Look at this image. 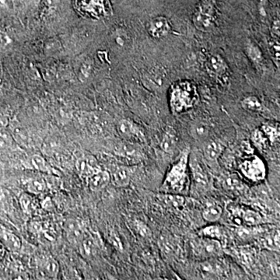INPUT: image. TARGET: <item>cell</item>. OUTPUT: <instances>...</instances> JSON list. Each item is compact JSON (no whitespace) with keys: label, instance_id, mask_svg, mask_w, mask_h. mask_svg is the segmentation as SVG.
<instances>
[{"label":"cell","instance_id":"cell-5","mask_svg":"<svg viewBox=\"0 0 280 280\" xmlns=\"http://www.w3.org/2000/svg\"><path fill=\"white\" fill-rule=\"evenodd\" d=\"M241 170L247 178L255 182L263 180L266 176V168L264 164L257 157L242 163Z\"/></svg>","mask_w":280,"mask_h":280},{"label":"cell","instance_id":"cell-9","mask_svg":"<svg viewBox=\"0 0 280 280\" xmlns=\"http://www.w3.org/2000/svg\"><path fill=\"white\" fill-rule=\"evenodd\" d=\"M111 181V176L107 171H98L88 177V185L92 191H100L105 188Z\"/></svg>","mask_w":280,"mask_h":280},{"label":"cell","instance_id":"cell-43","mask_svg":"<svg viewBox=\"0 0 280 280\" xmlns=\"http://www.w3.org/2000/svg\"><path fill=\"white\" fill-rule=\"evenodd\" d=\"M5 0H0V7H5Z\"/></svg>","mask_w":280,"mask_h":280},{"label":"cell","instance_id":"cell-21","mask_svg":"<svg viewBox=\"0 0 280 280\" xmlns=\"http://www.w3.org/2000/svg\"><path fill=\"white\" fill-rule=\"evenodd\" d=\"M12 136L19 145L26 146L29 144L28 133L22 127H16L12 129Z\"/></svg>","mask_w":280,"mask_h":280},{"label":"cell","instance_id":"cell-1","mask_svg":"<svg viewBox=\"0 0 280 280\" xmlns=\"http://www.w3.org/2000/svg\"><path fill=\"white\" fill-rule=\"evenodd\" d=\"M75 10L84 17L100 19L111 12L109 0H72Z\"/></svg>","mask_w":280,"mask_h":280},{"label":"cell","instance_id":"cell-3","mask_svg":"<svg viewBox=\"0 0 280 280\" xmlns=\"http://www.w3.org/2000/svg\"><path fill=\"white\" fill-rule=\"evenodd\" d=\"M189 160V150L181 153L178 161L173 165L164 181V186L174 192H182L187 181V164Z\"/></svg>","mask_w":280,"mask_h":280},{"label":"cell","instance_id":"cell-13","mask_svg":"<svg viewBox=\"0 0 280 280\" xmlns=\"http://www.w3.org/2000/svg\"><path fill=\"white\" fill-rule=\"evenodd\" d=\"M206 68L210 74L214 76H222L227 69V65L224 60L218 55H213L209 58L206 62Z\"/></svg>","mask_w":280,"mask_h":280},{"label":"cell","instance_id":"cell-30","mask_svg":"<svg viewBox=\"0 0 280 280\" xmlns=\"http://www.w3.org/2000/svg\"><path fill=\"white\" fill-rule=\"evenodd\" d=\"M224 185L227 189L235 190V189H240L242 188V182L235 175H231V176L227 177L224 181Z\"/></svg>","mask_w":280,"mask_h":280},{"label":"cell","instance_id":"cell-39","mask_svg":"<svg viewBox=\"0 0 280 280\" xmlns=\"http://www.w3.org/2000/svg\"><path fill=\"white\" fill-rule=\"evenodd\" d=\"M9 124V119L7 116H5L3 113L0 111V130L5 129Z\"/></svg>","mask_w":280,"mask_h":280},{"label":"cell","instance_id":"cell-20","mask_svg":"<svg viewBox=\"0 0 280 280\" xmlns=\"http://www.w3.org/2000/svg\"><path fill=\"white\" fill-rule=\"evenodd\" d=\"M3 242L5 246L12 251H18L21 248V242L16 235L11 233L5 232L3 234Z\"/></svg>","mask_w":280,"mask_h":280},{"label":"cell","instance_id":"cell-31","mask_svg":"<svg viewBox=\"0 0 280 280\" xmlns=\"http://www.w3.org/2000/svg\"><path fill=\"white\" fill-rule=\"evenodd\" d=\"M263 129L265 134L266 135V136H268L269 139H270L272 142H274L275 140H277L279 136H280L279 130H277V128L273 127L272 125H263Z\"/></svg>","mask_w":280,"mask_h":280},{"label":"cell","instance_id":"cell-37","mask_svg":"<svg viewBox=\"0 0 280 280\" xmlns=\"http://www.w3.org/2000/svg\"><path fill=\"white\" fill-rule=\"evenodd\" d=\"M9 208V200L5 192L0 191V213L6 211Z\"/></svg>","mask_w":280,"mask_h":280},{"label":"cell","instance_id":"cell-24","mask_svg":"<svg viewBox=\"0 0 280 280\" xmlns=\"http://www.w3.org/2000/svg\"><path fill=\"white\" fill-rule=\"evenodd\" d=\"M164 203L173 208L180 209L185 204V199L178 195H166L164 196Z\"/></svg>","mask_w":280,"mask_h":280},{"label":"cell","instance_id":"cell-14","mask_svg":"<svg viewBox=\"0 0 280 280\" xmlns=\"http://www.w3.org/2000/svg\"><path fill=\"white\" fill-rule=\"evenodd\" d=\"M224 151V146L217 141H211L205 146L204 153L209 161H217Z\"/></svg>","mask_w":280,"mask_h":280},{"label":"cell","instance_id":"cell-26","mask_svg":"<svg viewBox=\"0 0 280 280\" xmlns=\"http://www.w3.org/2000/svg\"><path fill=\"white\" fill-rule=\"evenodd\" d=\"M203 235L209 238L220 240L222 238V230L218 226H210L203 231Z\"/></svg>","mask_w":280,"mask_h":280},{"label":"cell","instance_id":"cell-6","mask_svg":"<svg viewBox=\"0 0 280 280\" xmlns=\"http://www.w3.org/2000/svg\"><path fill=\"white\" fill-rule=\"evenodd\" d=\"M171 26L168 18L165 16H157L153 18L147 24V31L154 38H162L169 34Z\"/></svg>","mask_w":280,"mask_h":280},{"label":"cell","instance_id":"cell-41","mask_svg":"<svg viewBox=\"0 0 280 280\" xmlns=\"http://www.w3.org/2000/svg\"><path fill=\"white\" fill-rule=\"evenodd\" d=\"M242 148L243 150L246 152L247 153H252L253 152L252 147H251L250 143H248V142H245V143L242 144Z\"/></svg>","mask_w":280,"mask_h":280},{"label":"cell","instance_id":"cell-16","mask_svg":"<svg viewBox=\"0 0 280 280\" xmlns=\"http://www.w3.org/2000/svg\"><path fill=\"white\" fill-rule=\"evenodd\" d=\"M222 209L218 205L209 204L203 212V218L209 222H215L221 218Z\"/></svg>","mask_w":280,"mask_h":280},{"label":"cell","instance_id":"cell-22","mask_svg":"<svg viewBox=\"0 0 280 280\" xmlns=\"http://www.w3.org/2000/svg\"><path fill=\"white\" fill-rule=\"evenodd\" d=\"M242 105L245 110L251 111H261L262 108H263L259 99L256 97H248L244 99Z\"/></svg>","mask_w":280,"mask_h":280},{"label":"cell","instance_id":"cell-25","mask_svg":"<svg viewBox=\"0 0 280 280\" xmlns=\"http://www.w3.org/2000/svg\"><path fill=\"white\" fill-rule=\"evenodd\" d=\"M43 269L48 276L51 277H55L58 274L59 267H58V264L56 261H55L54 259H49L44 263Z\"/></svg>","mask_w":280,"mask_h":280},{"label":"cell","instance_id":"cell-2","mask_svg":"<svg viewBox=\"0 0 280 280\" xmlns=\"http://www.w3.org/2000/svg\"><path fill=\"white\" fill-rule=\"evenodd\" d=\"M196 101V90L188 82L178 83L173 87L171 92V105L175 112L187 111L192 108Z\"/></svg>","mask_w":280,"mask_h":280},{"label":"cell","instance_id":"cell-4","mask_svg":"<svg viewBox=\"0 0 280 280\" xmlns=\"http://www.w3.org/2000/svg\"><path fill=\"white\" fill-rule=\"evenodd\" d=\"M192 22L200 31H211L215 27L216 8L212 0L199 2L192 16Z\"/></svg>","mask_w":280,"mask_h":280},{"label":"cell","instance_id":"cell-28","mask_svg":"<svg viewBox=\"0 0 280 280\" xmlns=\"http://www.w3.org/2000/svg\"><path fill=\"white\" fill-rule=\"evenodd\" d=\"M32 165L35 169L38 171L45 172L48 171V166L44 161V159L42 157L39 155H35L32 157Z\"/></svg>","mask_w":280,"mask_h":280},{"label":"cell","instance_id":"cell-10","mask_svg":"<svg viewBox=\"0 0 280 280\" xmlns=\"http://www.w3.org/2000/svg\"><path fill=\"white\" fill-rule=\"evenodd\" d=\"M132 177V170L128 167L121 166L113 172L111 179L113 184L118 187H125L129 185Z\"/></svg>","mask_w":280,"mask_h":280},{"label":"cell","instance_id":"cell-40","mask_svg":"<svg viewBox=\"0 0 280 280\" xmlns=\"http://www.w3.org/2000/svg\"><path fill=\"white\" fill-rule=\"evenodd\" d=\"M271 52L273 54V56L275 58H278L280 60V46L279 44H274L273 48L271 49Z\"/></svg>","mask_w":280,"mask_h":280},{"label":"cell","instance_id":"cell-36","mask_svg":"<svg viewBox=\"0 0 280 280\" xmlns=\"http://www.w3.org/2000/svg\"><path fill=\"white\" fill-rule=\"evenodd\" d=\"M12 40L5 32H0V49L7 48L10 45Z\"/></svg>","mask_w":280,"mask_h":280},{"label":"cell","instance_id":"cell-15","mask_svg":"<svg viewBox=\"0 0 280 280\" xmlns=\"http://www.w3.org/2000/svg\"><path fill=\"white\" fill-rule=\"evenodd\" d=\"M177 140L178 139H177L176 134L173 129L166 131L163 136L162 141H161V149L167 153H171L173 150H175Z\"/></svg>","mask_w":280,"mask_h":280},{"label":"cell","instance_id":"cell-18","mask_svg":"<svg viewBox=\"0 0 280 280\" xmlns=\"http://www.w3.org/2000/svg\"><path fill=\"white\" fill-rule=\"evenodd\" d=\"M111 37L113 44L118 48H124L127 45L129 39L127 32L122 28L115 29L111 33Z\"/></svg>","mask_w":280,"mask_h":280},{"label":"cell","instance_id":"cell-32","mask_svg":"<svg viewBox=\"0 0 280 280\" xmlns=\"http://www.w3.org/2000/svg\"><path fill=\"white\" fill-rule=\"evenodd\" d=\"M20 205H21L22 209L25 213H30L34 207L33 200L27 195H23L22 196L21 199H20Z\"/></svg>","mask_w":280,"mask_h":280},{"label":"cell","instance_id":"cell-29","mask_svg":"<svg viewBox=\"0 0 280 280\" xmlns=\"http://www.w3.org/2000/svg\"><path fill=\"white\" fill-rule=\"evenodd\" d=\"M203 171L201 168H199L197 166H195L194 169H193V175H194V179L196 183L204 186L208 183V179Z\"/></svg>","mask_w":280,"mask_h":280},{"label":"cell","instance_id":"cell-38","mask_svg":"<svg viewBox=\"0 0 280 280\" xmlns=\"http://www.w3.org/2000/svg\"><path fill=\"white\" fill-rule=\"evenodd\" d=\"M136 228H137L139 235H142V236L148 237L150 235V230L145 224H142V223H137Z\"/></svg>","mask_w":280,"mask_h":280},{"label":"cell","instance_id":"cell-23","mask_svg":"<svg viewBox=\"0 0 280 280\" xmlns=\"http://www.w3.org/2000/svg\"><path fill=\"white\" fill-rule=\"evenodd\" d=\"M27 190L34 194H41L46 189V183L43 180L32 179L27 182Z\"/></svg>","mask_w":280,"mask_h":280},{"label":"cell","instance_id":"cell-42","mask_svg":"<svg viewBox=\"0 0 280 280\" xmlns=\"http://www.w3.org/2000/svg\"><path fill=\"white\" fill-rule=\"evenodd\" d=\"M4 254H5V249H4L3 245L0 242V261L3 258Z\"/></svg>","mask_w":280,"mask_h":280},{"label":"cell","instance_id":"cell-8","mask_svg":"<svg viewBox=\"0 0 280 280\" xmlns=\"http://www.w3.org/2000/svg\"><path fill=\"white\" fill-rule=\"evenodd\" d=\"M197 252L203 258H214L221 254L222 247L217 239L207 238L197 245Z\"/></svg>","mask_w":280,"mask_h":280},{"label":"cell","instance_id":"cell-12","mask_svg":"<svg viewBox=\"0 0 280 280\" xmlns=\"http://www.w3.org/2000/svg\"><path fill=\"white\" fill-rule=\"evenodd\" d=\"M76 166L79 173L84 176H90L99 170L95 159L92 157H82L76 161Z\"/></svg>","mask_w":280,"mask_h":280},{"label":"cell","instance_id":"cell-35","mask_svg":"<svg viewBox=\"0 0 280 280\" xmlns=\"http://www.w3.org/2000/svg\"><path fill=\"white\" fill-rule=\"evenodd\" d=\"M94 249V244L92 240H85L82 244V252L86 256H90Z\"/></svg>","mask_w":280,"mask_h":280},{"label":"cell","instance_id":"cell-19","mask_svg":"<svg viewBox=\"0 0 280 280\" xmlns=\"http://www.w3.org/2000/svg\"><path fill=\"white\" fill-rule=\"evenodd\" d=\"M242 221L247 225L256 226L260 224L263 221L261 215L255 210H242Z\"/></svg>","mask_w":280,"mask_h":280},{"label":"cell","instance_id":"cell-17","mask_svg":"<svg viewBox=\"0 0 280 280\" xmlns=\"http://www.w3.org/2000/svg\"><path fill=\"white\" fill-rule=\"evenodd\" d=\"M69 241L78 242L83 238V229L81 226L76 221H70L66 225Z\"/></svg>","mask_w":280,"mask_h":280},{"label":"cell","instance_id":"cell-11","mask_svg":"<svg viewBox=\"0 0 280 280\" xmlns=\"http://www.w3.org/2000/svg\"><path fill=\"white\" fill-rule=\"evenodd\" d=\"M280 231H274L264 235L259 239V245L267 250L277 252L280 248Z\"/></svg>","mask_w":280,"mask_h":280},{"label":"cell","instance_id":"cell-7","mask_svg":"<svg viewBox=\"0 0 280 280\" xmlns=\"http://www.w3.org/2000/svg\"><path fill=\"white\" fill-rule=\"evenodd\" d=\"M118 130L120 135L128 140L135 142L144 141V134L140 128L129 120H122L118 123Z\"/></svg>","mask_w":280,"mask_h":280},{"label":"cell","instance_id":"cell-34","mask_svg":"<svg viewBox=\"0 0 280 280\" xmlns=\"http://www.w3.org/2000/svg\"><path fill=\"white\" fill-rule=\"evenodd\" d=\"M247 52L249 54V57L252 58L254 62H259L262 58L261 52L255 46H250L247 49Z\"/></svg>","mask_w":280,"mask_h":280},{"label":"cell","instance_id":"cell-33","mask_svg":"<svg viewBox=\"0 0 280 280\" xmlns=\"http://www.w3.org/2000/svg\"><path fill=\"white\" fill-rule=\"evenodd\" d=\"M253 141L259 147H265L266 146V138L265 137L264 133L260 130H256L252 136Z\"/></svg>","mask_w":280,"mask_h":280},{"label":"cell","instance_id":"cell-27","mask_svg":"<svg viewBox=\"0 0 280 280\" xmlns=\"http://www.w3.org/2000/svg\"><path fill=\"white\" fill-rule=\"evenodd\" d=\"M209 133V127L206 124L198 123L192 129V135L196 139H203Z\"/></svg>","mask_w":280,"mask_h":280}]
</instances>
